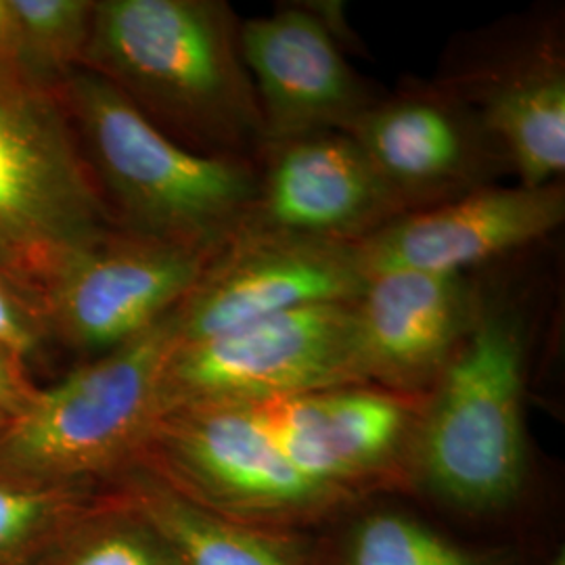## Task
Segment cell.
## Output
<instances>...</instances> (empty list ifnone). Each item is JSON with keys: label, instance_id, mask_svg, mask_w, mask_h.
Wrapping results in <instances>:
<instances>
[{"label": "cell", "instance_id": "6da1fadb", "mask_svg": "<svg viewBox=\"0 0 565 565\" xmlns=\"http://www.w3.org/2000/svg\"><path fill=\"white\" fill-rule=\"evenodd\" d=\"M82 67L195 153L256 163L266 147L242 21L223 0L95 2Z\"/></svg>", "mask_w": 565, "mask_h": 565}, {"label": "cell", "instance_id": "7a4b0ae2", "mask_svg": "<svg viewBox=\"0 0 565 565\" xmlns=\"http://www.w3.org/2000/svg\"><path fill=\"white\" fill-rule=\"evenodd\" d=\"M57 93L120 231L210 252L237 235L254 200L256 163L182 147L86 67L74 70Z\"/></svg>", "mask_w": 565, "mask_h": 565}, {"label": "cell", "instance_id": "3957f363", "mask_svg": "<svg viewBox=\"0 0 565 565\" xmlns=\"http://www.w3.org/2000/svg\"><path fill=\"white\" fill-rule=\"evenodd\" d=\"M525 329L520 310L482 294L469 333L419 408L408 455L450 505L503 507L524 484Z\"/></svg>", "mask_w": 565, "mask_h": 565}, {"label": "cell", "instance_id": "277c9868", "mask_svg": "<svg viewBox=\"0 0 565 565\" xmlns=\"http://www.w3.org/2000/svg\"><path fill=\"white\" fill-rule=\"evenodd\" d=\"M114 226L60 93L0 65V277L42 303Z\"/></svg>", "mask_w": 565, "mask_h": 565}, {"label": "cell", "instance_id": "5b68a950", "mask_svg": "<svg viewBox=\"0 0 565 565\" xmlns=\"http://www.w3.org/2000/svg\"><path fill=\"white\" fill-rule=\"evenodd\" d=\"M177 342L174 310L141 338L39 390L0 431V473L67 484L145 455L168 413L166 369Z\"/></svg>", "mask_w": 565, "mask_h": 565}, {"label": "cell", "instance_id": "8992f818", "mask_svg": "<svg viewBox=\"0 0 565 565\" xmlns=\"http://www.w3.org/2000/svg\"><path fill=\"white\" fill-rule=\"evenodd\" d=\"M352 303L310 306L212 338L177 342L166 369L168 411L191 403H264L366 384Z\"/></svg>", "mask_w": 565, "mask_h": 565}, {"label": "cell", "instance_id": "52a82bcc", "mask_svg": "<svg viewBox=\"0 0 565 565\" xmlns=\"http://www.w3.org/2000/svg\"><path fill=\"white\" fill-rule=\"evenodd\" d=\"M145 452L158 459L163 482L239 524L291 520L348 494L302 476L247 403L174 406Z\"/></svg>", "mask_w": 565, "mask_h": 565}, {"label": "cell", "instance_id": "ba28073f", "mask_svg": "<svg viewBox=\"0 0 565 565\" xmlns=\"http://www.w3.org/2000/svg\"><path fill=\"white\" fill-rule=\"evenodd\" d=\"M345 135L403 214L452 202L511 172L480 116L443 82L375 97Z\"/></svg>", "mask_w": 565, "mask_h": 565}, {"label": "cell", "instance_id": "9c48e42d", "mask_svg": "<svg viewBox=\"0 0 565 565\" xmlns=\"http://www.w3.org/2000/svg\"><path fill=\"white\" fill-rule=\"evenodd\" d=\"M216 252L120 228L84 249L49 285L42 310L65 342L107 354L181 306Z\"/></svg>", "mask_w": 565, "mask_h": 565}, {"label": "cell", "instance_id": "30bf717a", "mask_svg": "<svg viewBox=\"0 0 565 565\" xmlns=\"http://www.w3.org/2000/svg\"><path fill=\"white\" fill-rule=\"evenodd\" d=\"M366 279L356 243L237 233L177 308L179 342L300 308L356 302Z\"/></svg>", "mask_w": 565, "mask_h": 565}, {"label": "cell", "instance_id": "8fae6325", "mask_svg": "<svg viewBox=\"0 0 565 565\" xmlns=\"http://www.w3.org/2000/svg\"><path fill=\"white\" fill-rule=\"evenodd\" d=\"M403 216L363 149L340 130L268 142L237 233L359 243Z\"/></svg>", "mask_w": 565, "mask_h": 565}, {"label": "cell", "instance_id": "7c38bea8", "mask_svg": "<svg viewBox=\"0 0 565 565\" xmlns=\"http://www.w3.org/2000/svg\"><path fill=\"white\" fill-rule=\"evenodd\" d=\"M565 221L564 184H488L408 212L356 243L366 277L413 270L469 275L553 235Z\"/></svg>", "mask_w": 565, "mask_h": 565}, {"label": "cell", "instance_id": "4fadbf2b", "mask_svg": "<svg viewBox=\"0 0 565 565\" xmlns=\"http://www.w3.org/2000/svg\"><path fill=\"white\" fill-rule=\"evenodd\" d=\"M242 53L266 145L327 130L345 132L375 99L343 60L331 25L312 9L287 7L242 21Z\"/></svg>", "mask_w": 565, "mask_h": 565}, {"label": "cell", "instance_id": "5bb4252c", "mask_svg": "<svg viewBox=\"0 0 565 565\" xmlns=\"http://www.w3.org/2000/svg\"><path fill=\"white\" fill-rule=\"evenodd\" d=\"M469 275L392 270L371 275L352 303L364 382L419 396L438 382L478 317Z\"/></svg>", "mask_w": 565, "mask_h": 565}, {"label": "cell", "instance_id": "9a60e30c", "mask_svg": "<svg viewBox=\"0 0 565 565\" xmlns=\"http://www.w3.org/2000/svg\"><path fill=\"white\" fill-rule=\"evenodd\" d=\"M285 459L317 484L350 494L411 448L422 404L380 385L354 384L252 403Z\"/></svg>", "mask_w": 565, "mask_h": 565}, {"label": "cell", "instance_id": "2e32d148", "mask_svg": "<svg viewBox=\"0 0 565 565\" xmlns=\"http://www.w3.org/2000/svg\"><path fill=\"white\" fill-rule=\"evenodd\" d=\"M440 82L480 116L520 184L562 181L565 57L555 32L539 30L465 76Z\"/></svg>", "mask_w": 565, "mask_h": 565}, {"label": "cell", "instance_id": "e0dca14e", "mask_svg": "<svg viewBox=\"0 0 565 565\" xmlns=\"http://www.w3.org/2000/svg\"><path fill=\"white\" fill-rule=\"evenodd\" d=\"M130 509L174 565H289L258 532L191 501L162 478L132 486Z\"/></svg>", "mask_w": 565, "mask_h": 565}, {"label": "cell", "instance_id": "ac0fdd59", "mask_svg": "<svg viewBox=\"0 0 565 565\" xmlns=\"http://www.w3.org/2000/svg\"><path fill=\"white\" fill-rule=\"evenodd\" d=\"M18 30L20 70L55 88L82 67L93 23V0H7Z\"/></svg>", "mask_w": 565, "mask_h": 565}, {"label": "cell", "instance_id": "d6986e66", "mask_svg": "<svg viewBox=\"0 0 565 565\" xmlns=\"http://www.w3.org/2000/svg\"><path fill=\"white\" fill-rule=\"evenodd\" d=\"M345 565H486L427 525L398 513L364 518L348 539Z\"/></svg>", "mask_w": 565, "mask_h": 565}, {"label": "cell", "instance_id": "ffe728a7", "mask_svg": "<svg viewBox=\"0 0 565 565\" xmlns=\"http://www.w3.org/2000/svg\"><path fill=\"white\" fill-rule=\"evenodd\" d=\"M67 484H34L0 473V557L32 543L67 511Z\"/></svg>", "mask_w": 565, "mask_h": 565}, {"label": "cell", "instance_id": "44dd1931", "mask_svg": "<svg viewBox=\"0 0 565 565\" xmlns=\"http://www.w3.org/2000/svg\"><path fill=\"white\" fill-rule=\"evenodd\" d=\"M46 329L42 303L0 277V345L23 361L41 348Z\"/></svg>", "mask_w": 565, "mask_h": 565}, {"label": "cell", "instance_id": "7402d4cb", "mask_svg": "<svg viewBox=\"0 0 565 565\" xmlns=\"http://www.w3.org/2000/svg\"><path fill=\"white\" fill-rule=\"evenodd\" d=\"M61 565H174L151 536L130 530L102 532L82 543Z\"/></svg>", "mask_w": 565, "mask_h": 565}, {"label": "cell", "instance_id": "603a6c76", "mask_svg": "<svg viewBox=\"0 0 565 565\" xmlns=\"http://www.w3.org/2000/svg\"><path fill=\"white\" fill-rule=\"evenodd\" d=\"M39 390L30 384L20 356L0 345V413L15 417Z\"/></svg>", "mask_w": 565, "mask_h": 565}, {"label": "cell", "instance_id": "cb8c5ba5", "mask_svg": "<svg viewBox=\"0 0 565 565\" xmlns=\"http://www.w3.org/2000/svg\"><path fill=\"white\" fill-rule=\"evenodd\" d=\"M0 65H13L20 70L18 30L7 0H0Z\"/></svg>", "mask_w": 565, "mask_h": 565}, {"label": "cell", "instance_id": "d4e9b609", "mask_svg": "<svg viewBox=\"0 0 565 565\" xmlns=\"http://www.w3.org/2000/svg\"><path fill=\"white\" fill-rule=\"evenodd\" d=\"M9 419H11V417H7V415H2V413H0V431L4 429V425L9 424Z\"/></svg>", "mask_w": 565, "mask_h": 565}, {"label": "cell", "instance_id": "484cf974", "mask_svg": "<svg viewBox=\"0 0 565 565\" xmlns=\"http://www.w3.org/2000/svg\"><path fill=\"white\" fill-rule=\"evenodd\" d=\"M553 565H565L564 553H562V555H559V557H557V559H555V562H553Z\"/></svg>", "mask_w": 565, "mask_h": 565}]
</instances>
